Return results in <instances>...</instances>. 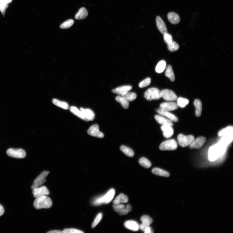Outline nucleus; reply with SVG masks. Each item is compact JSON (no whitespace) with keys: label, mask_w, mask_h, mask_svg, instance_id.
<instances>
[{"label":"nucleus","mask_w":233,"mask_h":233,"mask_svg":"<svg viewBox=\"0 0 233 233\" xmlns=\"http://www.w3.org/2000/svg\"><path fill=\"white\" fill-rule=\"evenodd\" d=\"M226 147L219 142L210 147L209 151V160L211 162L216 161L225 152Z\"/></svg>","instance_id":"nucleus-1"},{"label":"nucleus","mask_w":233,"mask_h":233,"mask_svg":"<svg viewBox=\"0 0 233 233\" xmlns=\"http://www.w3.org/2000/svg\"><path fill=\"white\" fill-rule=\"evenodd\" d=\"M36 198L34 203L36 209H49L52 207V201L51 198L47 196H39Z\"/></svg>","instance_id":"nucleus-2"},{"label":"nucleus","mask_w":233,"mask_h":233,"mask_svg":"<svg viewBox=\"0 0 233 233\" xmlns=\"http://www.w3.org/2000/svg\"><path fill=\"white\" fill-rule=\"evenodd\" d=\"M115 193L114 189H111L104 196L96 199L93 202V204L95 205H99L103 203L108 204L113 199Z\"/></svg>","instance_id":"nucleus-3"},{"label":"nucleus","mask_w":233,"mask_h":233,"mask_svg":"<svg viewBox=\"0 0 233 233\" xmlns=\"http://www.w3.org/2000/svg\"><path fill=\"white\" fill-rule=\"evenodd\" d=\"M145 97L147 100H158L161 97V91L157 88H149L145 93Z\"/></svg>","instance_id":"nucleus-4"},{"label":"nucleus","mask_w":233,"mask_h":233,"mask_svg":"<svg viewBox=\"0 0 233 233\" xmlns=\"http://www.w3.org/2000/svg\"><path fill=\"white\" fill-rule=\"evenodd\" d=\"M177 138L179 145L183 147L189 146L195 139L192 135L185 136L182 134H179Z\"/></svg>","instance_id":"nucleus-5"},{"label":"nucleus","mask_w":233,"mask_h":233,"mask_svg":"<svg viewBox=\"0 0 233 233\" xmlns=\"http://www.w3.org/2000/svg\"><path fill=\"white\" fill-rule=\"evenodd\" d=\"M177 144L175 140L171 139L165 141L161 143L159 149L162 151L174 150L177 148Z\"/></svg>","instance_id":"nucleus-6"},{"label":"nucleus","mask_w":233,"mask_h":233,"mask_svg":"<svg viewBox=\"0 0 233 233\" xmlns=\"http://www.w3.org/2000/svg\"><path fill=\"white\" fill-rule=\"evenodd\" d=\"M113 210L118 213L120 215H126L132 210V207L130 204H128L125 207V205L123 204H114L113 205Z\"/></svg>","instance_id":"nucleus-7"},{"label":"nucleus","mask_w":233,"mask_h":233,"mask_svg":"<svg viewBox=\"0 0 233 233\" xmlns=\"http://www.w3.org/2000/svg\"><path fill=\"white\" fill-rule=\"evenodd\" d=\"M49 173L48 171H44L40 174L34 180L31 187L32 189L33 190L35 188L40 187L45 183L46 181V178Z\"/></svg>","instance_id":"nucleus-8"},{"label":"nucleus","mask_w":233,"mask_h":233,"mask_svg":"<svg viewBox=\"0 0 233 233\" xmlns=\"http://www.w3.org/2000/svg\"><path fill=\"white\" fill-rule=\"evenodd\" d=\"M7 154L11 157L17 158H24L26 156L25 151L21 149H9L7 151Z\"/></svg>","instance_id":"nucleus-9"},{"label":"nucleus","mask_w":233,"mask_h":233,"mask_svg":"<svg viewBox=\"0 0 233 233\" xmlns=\"http://www.w3.org/2000/svg\"><path fill=\"white\" fill-rule=\"evenodd\" d=\"M161 97L163 99L168 101H177V97L173 91L168 89H164L161 91Z\"/></svg>","instance_id":"nucleus-10"},{"label":"nucleus","mask_w":233,"mask_h":233,"mask_svg":"<svg viewBox=\"0 0 233 233\" xmlns=\"http://www.w3.org/2000/svg\"><path fill=\"white\" fill-rule=\"evenodd\" d=\"M88 133L90 136L98 138H102L104 137V134L100 131L99 126L97 124L93 125L89 128Z\"/></svg>","instance_id":"nucleus-11"},{"label":"nucleus","mask_w":233,"mask_h":233,"mask_svg":"<svg viewBox=\"0 0 233 233\" xmlns=\"http://www.w3.org/2000/svg\"><path fill=\"white\" fill-rule=\"evenodd\" d=\"M33 190V194L35 198L43 196H47L50 192L46 186H42L34 188Z\"/></svg>","instance_id":"nucleus-12"},{"label":"nucleus","mask_w":233,"mask_h":233,"mask_svg":"<svg viewBox=\"0 0 233 233\" xmlns=\"http://www.w3.org/2000/svg\"><path fill=\"white\" fill-rule=\"evenodd\" d=\"M81 111L85 121L88 122L93 121L95 118V115L94 112L91 109H84L81 107L80 109Z\"/></svg>","instance_id":"nucleus-13"},{"label":"nucleus","mask_w":233,"mask_h":233,"mask_svg":"<svg viewBox=\"0 0 233 233\" xmlns=\"http://www.w3.org/2000/svg\"><path fill=\"white\" fill-rule=\"evenodd\" d=\"M206 141V139L203 137H200L197 138L192 142L189 145L191 149H199L204 145Z\"/></svg>","instance_id":"nucleus-14"},{"label":"nucleus","mask_w":233,"mask_h":233,"mask_svg":"<svg viewBox=\"0 0 233 233\" xmlns=\"http://www.w3.org/2000/svg\"><path fill=\"white\" fill-rule=\"evenodd\" d=\"M132 88V87L129 85H126L121 86L112 90V92L117 94L119 96H123L128 92L130 91Z\"/></svg>","instance_id":"nucleus-15"},{"label":"nucleus","mask_w":233,"mask_h":233,"mask_svg":"<svg viewBox=\"0 0 233 233\" xmlns=\"http://www.w3.org/2000/svg\"><path fill=\"white\" fill-rule=\"evenodd\" d=\"M156 112L160 115L165 116L171 120V121L177 122L178 119L176 116L170 113L169 111L165 110L161 108L156 110Z\"/></svg>","instance_id":"nucleus-16"},{"label":"nucleus","mask_w":233,"mask_h":233,"mask_svg":"<svg viewBox=\"0 0 233 233\" xmlns=\"http://www.w3.org/2000/svg\"><path fill=\"white\" fill-rule=\"evenodd\" d=\"M140 219L142 223L139 225V228L142 231H144L145 228L149 226L153 222V219L146 215L142 216Z\"/></svg>","instance_id":"nucleus-17"},{"label":"nucleus","mask_w":233,"mask_h":233,"mask_svg":"<svg viewBox=\"0 0 233 233\" xmlns=\"http://www.w3.org/2000/svg\"><path fill=\"white\" fill-rule=\"evenodd\" d=\"M160 108L168 111L176 110L179 107L177 103L172 102L162 103L160 104Z\"/></svg>","instance_id":"nucleus-18"},{"label":"nucleus","mask_w":233,"mask_h":233,"mask_svg":"<svg viewBox=\"0 0 233 233\" xmlns=\"http://www.w3.org/2000/svg\"><path fill=\"white\" fill-rule=\"evenodd\" d=\"M156 24L158 29L161 33L164 34L168 33L166 26L163 20L159 16L156 17Z\"/></svg>","instance_id":"nucleus-19"},{"label":"nucleus","mask_w":233,"mask_h":233,"mask_svg":"<svg viewBox=\"0 0 233 233\" xmlns=\"http://www.w3.org/2000/svg\"><path fill=\"white\" fill-rule=\"evenodd\" d=\"M155 120L159 124L162 125H169L173 126V124L171 120L166 118L164 116L159 115H156L155 116Z\"/></svg>","instance_id":"nucleus-20"},{"label":"nucleus","mask_w":233,"mask_h":233,"mask_svg":"<svg viewBox=\"0 0 233 233\" xmlns=\"http://www.w3.org/2000/svg\"><path fill=\"white\" fill-rule=\"evenodd\" d=\"M161 129L163 132V136L165 138H170L173 135L174 131L172 126L169 125H162Z\"/></svg>","instance_id":"nucleus-21"},{"label":"nucleus","mask_w":233,"mask_h":233,"mask_svg":"<svg viewBox=\"0 0 233 233\" xmlns=\"http://www.w3.org/2000/svg\"><path fill=\"white\" fill-rule=\"evenodd\" d=\"M124 226L127 229L133 231H137L140 229L139 225L136 222L134 221H128L124 223Z\"/></svg>","instance_id":"nucleus-22"},{"label":"nucleus","mask_w":233,"mask_h":233,"mask_svg":"<svg viewBox=\"0 0 233 233\" xmlns=\"http://www.w3.org/2000/svg\"><path fill=\"white\" fill-rule=\"evenodd\" d=\"M168 19L172 24H176L179 23L180 21V17L177 13L174 12H170L168 15Z\"/></svg>","instance_id":"nucleus-23"},{"label":"nucleus","mask_w":233,"mask_h":233,"mask_svg":"<svg viewBox=\"0 0 233 233\" xmlns=\"http://www.w3.org/2000/svg\"><path fill=\"white\" fill-rule=\"evenodd\" d=\"M152 172L154 174L161 177H169L170 174L168 172L159 168H154L152 169Z\"/></svg>","instance_id":"nucleus-24"},{"label":"nucleus","mask_w":233,"mask_h":233,"mask_svg":"<svg viewBox=\"0 0 233 233\" xmlns=\"http://www.w3.org/2000/svg\"><path fill=\"white\" fill-rule=\"evenodd\" d=\"M88 15V12L86 9L83 7L80 9L75 15V18L76 20H82L86 18Z\"/></svg>","instance_id":"nucleus-25"},{"label":"nucleus","mask_w":233,"mask_h":233,"mask_svg":"<svg viewBox=\"0 0 233 233\" xmlns=\"http://www.w3.org/2000/svg\"><path fill=\"white\" fill-rule=\"evenodd\" d=\"M129 199L127 196L123 194H121L116 197L113 201L114 204L126 203L128 202Z\"/></svg>","instance_id":"nucleus-26"},{"label":"nucleus","mask_w":233,"mask_h":233,"mask_svg":"<svg viewBox=\"0 0 233 233\" xmlns=\"http://www.w3.org/2000/svg\"><path fill=\"white\" fill-rule=\"evenodd\" d=\"M194 105L196 109L195 115L197 117H199L201 115L202 110V104L200 100L196 99L194 102Z\"/></svg>","instance_id":"nucleus-27"},{"label":"nucleus","mask_w":233,"mask_h":233,"mask_svg":"<svg viewBox=\"0 0 233 233\" xmlns=\"http://www.w3.org/2000/svg\"><path fill=\"white\" fill-rule=\"evenodd\" d=\"M233 133L223 136L219 143L222 145L226 146L232 141Z\"/></svg>","instance_id":"nucleus-28"},{"label":"nucleus","mask_w":233,"mask_h":233,"mask_svg":"<svg viewBox=\"0 0 233 233\" xmlns=\"http://www.w3.org/2000/svg\"><path fill=\"white\" fill-rule=\"evenodd\" d=\"M166 69L165 75L166 77L169 78L172 82H174L175 80V75L172 66L169 65Z\"/></svg>","instance_id":"nucleus-29"},{"label":"nucleus","mask_w":233,"mask_h":233,"mask_svg":"<svg viewBox=\"0 0 233 233\" xmlns=\"http://www.w3.org/2000/svg\"><path fill=\"white\" fill-rule=\"evenodd\" d=\"M116 101L120 103L123 108L125 109H128L129 106V102L123 96H117L115 98Z\"/></svg>","instance_id":"nucleus-30"},{"label":"nucleus","mask_w":233,"mask_h":233,"mask_svg":"<svg viewBox=\"0 0 233 233\" xmlns=\"http://www.w3.org/2000/svg\"><path fill=\"white\" fill-rule=\"evenodd\" d=\"M52 102L55 105L64 109L67 110L69 108V105L65 102L61 101L54 98Z\"/></svg>","instance_id":"nucleus-31"},{"label":"nucleus","mask_w":233,"mask_h":233,"mask_svg":"<svg viewBox=\"0 0 233 233\" xmlns=\"http://www.w3.org/2000/svg\"><path fill=\"white\" fill-rule=\"evenodd\" d=\"M166 68V62L164 60L160 61L157 65L155 71L158 73H162Z\"/></svg>","instance_id":"nucleus-32"},{"label":"nucleus","mask_w":233,"mask_h":233,"mask_svg":"<svg viewBox=\"0 0 233 233\" xmlns=\"http://www.w3.org/2000/svg\"><path fill=\"white\" fill-rule=\"evenodd\" d=\"M120 149L124 154L129 157L132 158L134 156V151L126 146L122 145L120 147Z\"/></svg>","instance_id":"nucleus-33"},{"label":"nucleus","mask_w":233,"mask_h":233,"mask_svg":"<svg viewBox=\"0 0 233 233\" xmlns=\"http://www.w3.org/2000/svg\"><path fill=\"white\" fill-rule=\"evenodd\" d=\"M231 133H233V127L232 126L228 127L222 129L219 132L218 135L219 136L222 137Z\"/></svg>","instance_id":"nucleus-34"},{"label":"nucleus","mask_w":233,"mask_h":233,"mask_svg":"<svg viewBox=\"0 0 233 233\" xmlns=\"http://www.w3.org/2000/svg\"><path fill=\"white\" fill-rule=\"evenodd\" d=\"M70 111L76 116L84 120V118L81 111L77 107L72 106L70 108Z\"/></svg>","instance_id":"nucleus-35"},{"label":"nucleus","mask_w":233,"mask_h":233,"mask_svg":"<svg viewBox=\"0 0 233 233\" xmlns=\"http://www.w3.org/2000/svg\"><path fill=\"white\" fill-rule=\"evenodd\" d=\"M139 163L143 167L146 168L151 167L152 164L150 161L145 158H141L139 161Z\"/></svg>","instance_id":"nucleus-36"},{"label":"nucleus","mask_w":233,"mask_h":233,"mask_svg":"<svg viewBox=\"0 0 233 233\" xmlns=\"http://www.w3.org/2000/svg\"><path fill=\"white\" fill-rule=\"evenodd\" d=\"M128 101L131 102L136 99L137 97L136 94L134 92H129L127 93L123 96Z\"/></svg>","instance_id":"nucleus-37"},{"label":"nucleus","mask_w":233,"mask_h":233,"mask_svg":"<svg viewBox=\"0 0 233 233\" xmlns=\"http://www.w3.org/2000/svg\"><path fill=\"white\" fill-rule=\"evenodd\" d=\"M177 104L179 107L184 108L187 106L189 103V101L186 98L180 97L177 99Z\"/></svg>","instance_id":"nucleus-38"},{"label":"nucleus","mask_w":233,"mask_h":233,"mask_svg":"<svg viewBox=\"0 0 233 233\" xmlns=\"http://www.w3.org/2000/svg\"><path fill=\"white\" fill-rule=\"evenodd\" d=\"M168 48L170 51L173 52L177 51L180 46L176 42L173 41L171 43L168 44Z\"/></svg>","instance_id":"nucleus-39"},{"label":"nucleus","mask_w":233,"mask_h":233,"mask_svg":"<svg viewBox=\"0 0 233 233\" xmlns=\"http://www.w3.org/2000/svg\"><path fill=\"white\" fill-rule=\"evenodd\" d=\"M74 23V21L72 19H70L66 21L62 24L60 26L61 29H68L72 26Z\"/></svg>","instance_id":"nucleus-40"},{"label":"nucleus","mask_w":233,"mask_h":233,"mask_svg":"<svg viewBox=\"0 0 233 233\" xmlns=\"http://www.w3.org/2000/svg\"><path fill=\"white\" fill-rule=\"evenodd\" d=\"M151 82V78H147L140 82L139 84V86L141 88L146 87L149 86Z\"/></svg>","instance_id":"nucleus-41"},{"label":"nucleus","mask_w":233,"mask_h":233,"mask_svg":"<svg viewBox=\"0 0 233 233\" xmlns=\"http://www.w3.org/2000/svg\"><path fill=\"white\" fill-rule=\"evenodd\" d=\"M102 217V214L100 213L98 214L93 222L92 226V228H95L101 221Z\"/></svg>","instance_id":"nucleus-42"},{"label":"nucleus","mask_w":233,"mask_h":233,"mask_svg":"<svg viewBox=\"0 0 233 233\" xmlns=\"http://www.w3.org/2000/svg\"><path fill=\"white\" fill-rule=\"evenodd\" d=\"M163 35L164 41L167 44L171 43L173 41V37L171 34L167 33Z\"/></svg>","instance_id":"nucleus-43"},{"label":"nucleus","mask_w":233,"mask_h":233,"mask_svg":"<svg viewBox=\"0 0 233 233\" xmlns=\"http://www.w3.org/2000/svg\"><path fill=\"white\" fill-rule=\"evenodd\" d=\"M62 232L64 233H83L84 232L80 230L75 228H65Z\"/></svg>","instance_id":"nucleus-44"},{"label":"nucleus","mask_w":233,"mask_h":233,"mask_svg":"<svg viewBox=\"0 0 233 233\" xmlns=\"http://www.w3.org/2000/svg\"><path fill=\"white\" fill-rule=\"evenodd\" d=\"M8 4L4 3H0V11L2 14L5 13L6 8L8 7Z\"/></svg>","instance_id":"nucleus-45"},{"label":"nucleus","mask_w":233,"mask_h":233,"mask_svg":"<svg viewBox=\"0 0 233 233\" xmlns=\"http://www.w3.org/2000/svg\"><path fill=\"white\" fill-rule=\"evenodd\" d=\"M143 231L145 233H152L153 232V230H152L151 227L150 226L146 228Z\"/></svg>","instance_id":"nucleus-46"},{"label":"nucleus","mask_w":233,"mask_h":233,"mask_svg":"<svg viewBox=\"0 0 233 233\" xmlns=\"http://www.w3.org/2000/svg\"><path fill=\"white\" fill-rule=\"evenodd\" d=\"M4 213V209L2 206L0 204V217L2 216Z\"/></svg>","instance_id":"nucleus-47"},{"label":"nucleus","mask_w":233,"mask_h":233,"mask_svg":"<svg viewBox=\"0 0 233 233\" xmlns=\"http://www.w3.org/2000/svg\"><path fill=\"white\" fill-rule=\"evenodd\" d=\"M12 0H0V3H4L8 4L10 3Z\"/></svg>","instance_id":"nucleus-48"},{"label":"nucleus","mask_w":233,"mask_h":233,"mask_svg":"<svg viewBox=\"0 0 233 233\" xmlns=\"http://www.w3.org/2000/svg\"><path fill=\"white\" fill-rule=\"evenodd\" d=\"M49 233H63L62 231L60 230H52L47 232Z\"/></svg>","instance_id":"nucleus-49"}]
</instances>
